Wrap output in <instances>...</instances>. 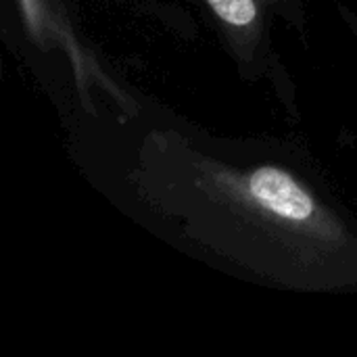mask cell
<instances>
[{
  "instance_id": "obj_2",
  "label": "cell",
  "mask_w": 357,
  "mask_h": 357,
  "mask_svg": "<svg viewBox=\"0 0 357 357\" xmlns=\"http://www.w3.org/2000/svg\"><path fill=\"white\" fill-rule=\"evenodd\" d=\"M213 10L232 25H247L255 19L253 0H209Z\"/></svg>"
},
{
  "instance_id": "obj_1",
  "label": "cell",
  "mask_w": 357,
  "mask_h": 357,
  "mask_svg": "<svg viewBox=\"0 0 357 357\" xmlns=\"http://www.w3.org/2000/svg\"><path fill=\"white\" fill-rule=\"evenodd\" d=\"M249 190L255 201L284 220L305 222L314 213V201L310 195L280 169H257L249 180Z\"/></svg>"
}]
</instances>
